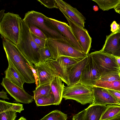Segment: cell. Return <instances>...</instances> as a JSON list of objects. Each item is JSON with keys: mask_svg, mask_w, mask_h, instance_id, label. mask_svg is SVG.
Here are the masks:
<instances>
[{"mask_svg": "<svg viewBox=\"0 0 120 120\" xmlns=\"http://www.w3.org/2000/svg\"><path fill=\"white\" fill-rule=\"evenodd\" d=\"M7 92L3 90L0 92V98L5 99L9 100L7 94Z\"/></svg>", "mask_w": 120, "mask_h": 120, "instance_id": "obj_38", "label": "cell"}, {"mask_svg": "<svg viewBox=\"0 0 120 120\" xmlns=\"http://www.w3.org/2000/svg\"><path fill=\"white\" fill-rule=\"evenodd\" d=\"M16 46L30 62L34 65L40 62V48L33 40L29 27L22 19L19 40Z\"/></svg>", "mask_w": 120, "mask_h": 120, "instance_id": "obj_2", "label": "cell"}, {"mask_svg": "<svg viewBox=\"0 0 120 120\" xmlns=\"http://www.w3.org/2000/svg\"><path fill=\"white\" fill-rule=\"evenodd\" d=\"M45 16L41 13L32 10L26 13L22 19L28 26L33 25L37 27L43 32L47 38L61 39L69 42L56 30L45 22Z\"/></svg>", "mask_w": 120, "mask_h": 120, "instance_id": "obj_4", "label": "cell"}, {"mask_svg": "<svg viewBox=\"0 0 120 120\" xmlns=\"http://www.w3.org/2000/svg\"><path fill=\"white\" fill-rule=\"evenodd\" d=\"M83 58L62 56L56 60H48L46 62L56 76L67 86H69L68 76L69 70L74 65Z\"/></svg>", "mask_w": 120, "mask_h": 120, "instance_id": "obj_7", "label": "cell"}, {"mask_svg": "<svg viewBox=\"0 0 120 120\" xmlns=\"http://www.w3.org/2000/svg\"><path fill=\"white\" fill-rule=\"evenodd\" d=\"M85 109L74 115L72 120H85Z\"/></svg>", "mask_w": 120, "mask_h": 120, "instance_id": "obj_34", "label": "cell"}, {"mask_svg": "<svg viewBox=\"0 0 120 120\" xmlns=\"http://www.w3.org/2000/svg\"><path fill=\"white\" fill-rule=\"evenodd\" d=\"M107 108L105 105H90L85 109V120H100Z\"/></svg>", "mask_w": 120, "mask_h": 120, "instance_id": "obj_19", "label": "cell"}, {"mask_svg": "<svg viewBox=\"0 0 120 120\" xmlns=\"http://www.w3.org/2000/svg\"><path fill=\"white\" fill-rule=\"evenodd\" d=\"M46 46L50 50L54 59L56 60L62 56L82 59L87 55L62 39L47 38Z\"/></svg>", "mask_w": 120, "mask_h": 120, "instance_id": "obj_5", "label": "cell"}, {"mask_svg": "<svg viewBox=\"0 0 120 120\" xmlns=\"http://www.w3.org/2000/svg\"><path fill=\"white\" fill-rule=\"evenodd\" d=\"M31 34L33 40L39 48H44L46 46V40L42 38Z\"/></svg>", "mask_w": 120, "mask_h": 120, "instance_id": "obj_32", "label": "cell"}, {"mask_svg": "<svg viewBox=\"0 0 120 120\" xmlns=\"http://www.w3.org/2000/svg\"><path fill=\"white\" fill-rule=\"evenodd\" d=\"M3 44L8 61L20 73L25 82L29 84L35 82L34 76L30 67L31 63L26 59L16 45L10 41L4 38Z\"/></svg>", "mask_w": 120, "mask_h": 120, "instance_id": "obj_1", "label": "cell"}, {"mask_svg": "<svg viewBox=\"0 0 120 120\" xmlns=\"http://www.w3.org/2000/svg\"><path fill=\"white\" fill-rule=\"evenodd\" d=\"M8 62V67L4 71V78L15 84L23 88V84L26 83L24 79L12 64L9 61Z\"/></svg>", "mask_w": 120, "mask_h": 120, "instance_id": "obj_18", "label": "cell"}, {"mask_svg": "<svg viewBox=\"0 0 120 120\" xmlns=\"http://www.w3.org/2000/svg\"><path fill=\"white\" fill-rule=\"evenodd\" d=\"M1 84L16 102L27 104L34 101V96L28 94L23 88L15 84L5 78H3Z\"/></svg>", "mask_w": 120, "mask_h": 120, "instance_id": "obj_11", "label": "cell"}, {"mask_svg": "<svg viewBox=\"0 0 120 120\" xmlns=\"http://www.w3.org/2000/svg\"><path fill=\"white\" fill-rule=\"evenodd\" d=\"M93 9L95 11H97L98 10V8L97 6L94 5L93 6Z\"/></svg>", "mask_w": 120, "mask_h": 120, "instance_id": "obj_44", "label": "cell"}, {"mask_svg": "<svg viewBox=\"0 0 120 120\" xmlns=\"http://www.w3.org/2000/svg\"><path fill=\"white\" fill-rule=\"evenodd\" d=\"M16 112L11 108L0 113V120H15L17 117Z\"/></svg>", "mask_w": 120, "mask_h": 120, "instance_id": "obj_28", "label": "cell"}, {"mask_svg": "<svg viewBox=\"0 0 120 120\" xmlns=\"http://www.w3.org/2000/svg\"><path fill=\"white\" fill-rule=\"evenodd\" d=\"M5 10L4 9L1 10L0 11V21L4 17L5 13H4Z\"/></svg>", "mask_w": 120, "mask_h": 120, "instance_id": "obj_40", "label": "cell"}, {"mask_svg": "<svg viewBox=\"0 0 120 120\" xmlns=\"http://www.w3.org/2000/svg\"></svg>", "mask_w": 120, "mask_h": 120, "instance_id": "obj_48", "label": "cell"}, {"mask_svg": "<svg viewBox=\"0 0 120 120\" xmlns=\"http://www.w3.org/2000/svg\"><path fill=\"white\" fill-rule=\"evenodd\" d=\"M95 2L101 9L103 11H108L115 9L119 3L120 0H92Z\"/></svg>", "mask_w": 120, "mask_h": 120, "instance_id": "obj_23", "label": "cell"}, {"mask_svg": "<svg viewBox=\"0 0 120 120\" xmlns=\"http://www.w3.org/2000/svg\"><path fill=\"white\" fill-rule=\"evenodd\" d=\"M107 90L120 103V91L109 89H107Z\"/></svg>", "mask_w": 120, "mask_h": 120, "instance_id": "obj_36", "label": "cell"}, {"mask_svg": "<svg viewBox=\"0 0 120 120\" xmlns=\"http://www.w3.org/2000/svg\"><path fill=\"white\" fill-rule=\"evenodd\" d=\"M44 18L46 23L56 30L66 38L73 47L78 51L85 54L82 48L74 35L71 27L68 24L48 17L45 15Z\"/></svg>", "mask_w": 120, "mask_h": 120, "instance_id": "obj_9", "label": "cell"}, {"mask_svg": "<svg viewBox=\"0 0 120 120\" xmlns=\"http://www.w3.org/2000/svg\"><path fill=\"white\" fill-rule=\"evenodd\" d=\"M113 56L120 57V38L119 41L118 47V49L114 53Z\"/></svg>", "mask_w": 120, "mask_h": 120, "instance_id": "obj_39", "label": "cell"}, {"mask_svg": "<svg viewBox=\"0 0 120 120\" xmlns=\"http://www.w3.org/2000/svg\"><path fill=\"white\" fill-rule=\"evenodd\" d=\"M114 9L116 12L120 11V1Z\"/></svg>", "mask_w": 120, "mask_h": 120, "instance_id": "obj_42", "label": "cell"}, {"mask_svg": "<svg viewBox=\"0 0 120 120\" xmlns=\"http://www.w3.org/2000/svg\"><path fill=\"white\" fill-rule=\"evenodd\" d=\"M120 71H119L102 75L97 82L120 81Z\"/></svg>", "mask_w": 120, "mask_h": 120, "instance_id": "obj_26", "label": "cell"}, {"mask_svg": "<svg viewBox=\"0 0 120 120\" xmlns=\"http://www.w3.org/2000/svg\"><path fill=\"white\" fill-rule=\"evenodd\" d=\"M90 56L89 54H88L71 68L68 74L70 85H72L79 82L82 71L87 63Z\"/></svg>", "mask_w": 120, "mask_h": 120, "instance_id": "obj_16", "label": "cell"}, {"mask_svg": "<svg viewBox=\"0 0 120 120\" xmlns=\"http://www.w3.org/2000/svg\"><path fill=\"white\" fill-rule=\"evenodd\" d=\"M37 1L49 8H58L55 0H38Z\"/></svg>", "mask_w": 120, "mask_h": 120, "instance_id": "obj_31", "label": "cell"}, {"mask_svg": "<svg viewBox=\"0 0 120 120\" xmlns=\"http://www.w3.org/2000/svg\"><path fill=\"white\" fill-rule=\"evenodd\" d=\"M107 120H120V114L112 118Z\"/></svg>", "mask_w": 120, "mask_h": 120, "instance_id": "obj_41", "label": "cell"}, {"mask_svg": "<svg viewBox=\"0 0 120 120\" xmlns=\"http://www.w3.org/2000/svg\"><path fill=\"white\" fill-rule=\"evenodd\" d=\"M55 101L54 96H42L38 98L35 101L36 105L38 106L54 105Z\"/></svg>", "mask_w": 120, "mask_h": 120, "instance_id": "obj_27", "label": "cell"}, {"mask_svg": "<svg viewBox=\"0 0 120 120\" xmlns=\"http://www.w3.org/2000/svg\"><path fill=\"white\" fill-rule=\"evenodd\" d=\"M111 31L112 33H114L119 30V25L115 21H114L110 25Z\"/></svg>", "mask_w": 120, "mask_h": 120, "instance_id": "obj_37", "label": "cell"}, {"mask_svg": "<svg viewBox=\"0 0 120 120\" xmlns=\"http://www.w3.org/2000/svg\"><path fill=\"white\" fill-rule=\"evenodd\" d=\"M94 100L92 105H116L120 103L108 91L107 89L94 86L92 87Z\"/></svg>", "mask_w": 120, "mask_h": 120, "instance_id": "obj_14", "label": "cell"}, {"mask_svg": "<svg viewBox=\"0 0 120 120\" xmlns=\"http://www.w3.org/2000/svg\"><path fill=\"white\" fill-rule=\"evenodd\" d=\"M50 83L36 87L35 89L33 91L35 101L42 96L54 97L51 91Z\"/></svg>", "mask_w": 120, "mask_h": 120, "instance_id": "obj_21", "label": "cell"}, {"mask_svg": "<svg viewBox=\"0 0 120 120\" xmlns=\"http://www.w3.org/2000/svg\"><path fill=\"white\" fill-rule=\"evenodd\" d=\"M68 22L75 37L86 55L89 54L91 47L92 39L88 31L74 22L69 17L63 14Z\"/></svg>", "mask_w": 120, "mask_h": 120, "instance_id": "obj_10", "label": "cell"}, {"mask_svg": "<svg viewBox=\"0 0 120 120\" xmlns=\"http://www.w3.org/2000/svg\"><path fill=\"white\" fill-rule=\"evenodd\" d=\"M67 115L58 110H53L39 120H67Z\"/></svg>", "mask_w": 120, "mask_h": 120, "instance_id": "obj_24", "label": "cell"}, {"mask_svg": "<svg viewBox=\"0 0 120 120\" xmlns=\"http://www.w3.org/2000/svg\"><path fill=\"white\" fill-rule=\"evenodd\" d=\"M95 62L101 76L120 71L117 57L104 53L100 50L90 54Z\"/></svg>", "mask_w": 120, "mask_h": 120, "instance_id": "obj_8", "label": "cell"}, {"mask_svg": "<svg viewBox=\"0 0 120 120\" xmlns=\"http://www.w3.org/2000/svg\"><path fill=\"white\" fill-rule=\"evenodd\" d=\"M56 4L60 11L69 17L75 23L84 28L86 18L76 8L62 0H55Z\"/></svg>", "mask_w": 120, "mask_h": 120, "instance_id": "obj_13", "label": "cell"}, {"mask_svg": "<svg viewBox=\"0 0 120 120\" xmlns=\"http://www.w3.org/2000/svg\"><path fill=\"white\" fill-rule=\"evenodd\" d=\"M116 60L119 67L120 69V57H117Z\"/></svg>", "mask_w": 120, "mask_h": 120, "instance_id": "obj_43", "label": "cell"}, {"mask_svg": "<svg viewBox=\"0 0 120 120\" xmlns=\"http://www.w3.org/2000/svg\"><path fill=\"white\" fill-rule=\"evenodd\" d=\"M94 86L120 91V81H116L111 82H98L96 83Z\"/></svg>", "mask_w": 120, "mask_h": 120, "instance_id": "obj_25", "label": "cell"}, {"mask_svg": "<svg viewBox=\"0 0 120 120\" xmlns=\"http://www.w3.org/2000/svg\"><path fill=\"white\" fill-rule=\"evenodd\" d=\"M51 92L55 99L54 105H59L63 98L64 90L65 86L62 81L58 77H55L50 83Z\"/></svg>", "mask_w": 120, "mask_h": 120, "instance_id": "obj_20", "label": "cell"}, {"mask_svg": "<svg viewBox=\"0 0 120 120\" xmlns=\"http://www.w3.org/2000/svg\"><path fill=\"white\" fill-rule=\"evenodd\" d=\"M117 13H119L120 14V11L118 12H117Z\"/></svg>", "mask_w": 120, "mask_h": 120, "instance_id": "obj_47", "label": "cell"}, {"mask_svg": "<svg viewBox=\"0 0 120 120\" xmlns=\"http://www.w3.org/2000/svg\"><path fill=\"white\" fill-rule=\"evenodd\" d=\"M22 19L17 14L5 13L0 21V33L4 38L17 45L19 40Z\"/></svg>", "mask_w": 120, "mask_h": 120, "instance_id": "obj_3", "label": "cell"}, {"mask_svg": "<svg viewBox=\"0 0 120 120\" xmlns=\"http://www.w3.org/2000/svg\"><path fill=\"white\" fill-rule=\"evenodd\" d=\"M63 98L65 100L72 99L83 105L92 104L94 101L92 87L88 86L79 82L64 87Z\"/></svg>", "mask_w": 120, "mask_h": 120, "instance_id": "obj_6", "label": "cell"}, {"mask_svg": "<svg viewBox=\"0 0 120 120\" xmlns=\"http://www.w3.org/2000/svg\"><path fill=\"white\" fill-rule=\"evenodd\" d=\"M28 26L31 33L42 38L46 40L47 38L43 32L36 26L31 25Z\"/></svg>", "mask_w": 120, "mask_h": 120, "instance_id": "obj_30", "label": "cell"}, {"mask_svg": "<svg viewBox=\"0 0 120 120\" xmlns=\"http://www.w3.org/2000/svg\"><path fill=\"white\" fill-rule=\"evenodd\" d=\"M120 38V31L119 30L107 36L105 44L100 51L113 56L118 49Z\"/></svg>", "mask_w": 120, "mask_h": 120, "instance_id": "obj_17", "label": "cell"}, {"mask_svg": "<svg viewBox=\"0 0 120 120\" xmlns=\"http://www.w3.org/2000/svg\"><path fill=\"white\" fill-rule=\"evenodd\" d=\"M30 67L33 72L35 79L36 87H37L38 85V79L36 70L34 68V66L32 63L30 66Z\"/></svg>", "mask_w": 120, "mask_h": 120, "instance_id": "obj_35", "label": "cell"}, {"mask_svg": "<svg viewBox=\"0 0 120 120\" xmlns=\"http://www.w3.org/2000/svg\"><path fill=\"white\" fill-rule=\"evenodd\" d=\"M107 106V108L103 114L100 120H107L120 114V106L113 104Z\"/></svg>", "mask_w": 120, "mask_h": 120, "instance_id": "obj_22", "label": "cell"}, {"mask_svg": "<svg viewBox=\"0 0 120 120\" xmlns=\"http://www.w3.org/2000/svg\"><path fill=\"white\" fill-rule=\"evenodd\" d=\"M34 66L38 77V86L50 83L57 77L46 62H40Z\"/></svg>", "mask_w": 120, "mask_h": 120, "instance_id": "obj_15", "label": "cell"}, {"mask_svg": "<svg viewBox=\"0 0 120 120\" xmlns=\"http://www.w3.org/2000/svg\"><path fill=\"white\" fill-rule=\"evenodd\" d=\"M119 30L120 31V25H119Z\"/></svg>", "mask_w": 120, "mask_h": 120, "instance_id": "obj_46", "label": "cell"}, {"mask_svg": "<svg viewBox=\"0 0 120 120\" xmlns=\"http://www.w3.org/2000/svg\"><path fill=\"white\" fill-rule=\"evenodd\" d=\"M17 120H27L26 119L23 117H21L19 119Z\"/></svg>", "mask_w": 120, "mask_h": 120, "instance_id": "obj_45", "label": "cell"}, {"mask_svg": "<svg viewBox=\"0 0 120 120\" xmlns=\"http://www.w3.org/2000/svg\"><path fill=\"white\" fill-rule=\"evenodd\" d=\"M39 51L41 62H45L48 60L53 59L50 50L46 46L45 47L40 48Z\"/></svg>", "mask_w": 120, "mask_h": 120, "instance_id": "obj_29", "label": "cell"}, {"mask_svg": "<svg viewBox=\"0 0 120 120\" xmlns=\"http://www.w3.org/2000/svg\"><path fill=\"white\" fill-rule=\"evenodd\" d=\"M12 109L16 112L20 113L24 110L23 105L19 103H13L11 107Z\"/></svg>", "mask_w": 120, "mask_h": 120, "instance_id": "obj_33", "label": "cell"}, {"mask_svg": "<svg viewBox=\"0 0 120 120\" xmlns=\"http://www.w3.org/2000/svg\"><path fill=\"white\" fill-rule=\"evenodd\" d=\"M89 55V60L82 70L79 82L92 87L99 79L101 75L95 62Z\"/></svg>", "mask_w": 120, "mask_h": 120, "instance_id": "obj_12", "label": "cell"}]
</instances>
